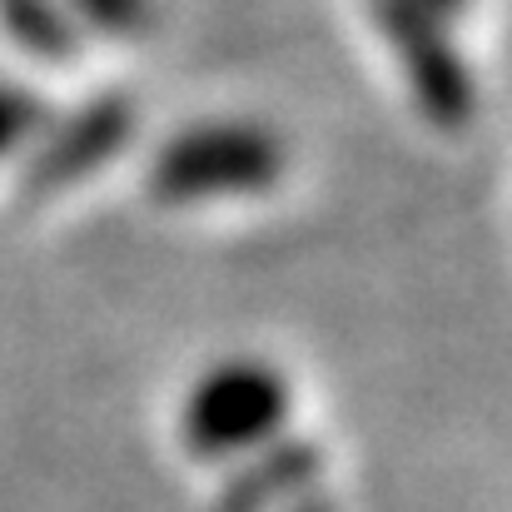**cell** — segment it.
<instances>
[{
  "mask_svg": "<svg viewBox=\"0 0 512 512\" xmlns=\"http://www.w3.org/2000/svg\"><path fill=\"white\" fill-rule=\"evenodd\" d=\"M289 378L254 353L209 363L179 403V443L199 463H234L289 428Z\"/></svg>",
  "mask_w": 512,
  "mask_h": 512,
  "instance_id": "1",
  "label": "cell"
},
{
  "mask_svg": "<svg viewBox=\"0 0 512 512\" xmlns=\"http://www.w3.org/2000/svg\"><path fill=\"white\" fill-rule=\"evenodd\" d=\"M284 179V140L259 120H199L174 130L150 165V194L170 209L264 194Z\"/></svg>",
  "mask_w": 512,
  "mask_h": 512,
  "instance_id": "2",
  "label": "cell"
},
{
  "mask_svg": "<svg viewBox=\"0 0 512 512\" xmlns=\"http://www.w3.org/2000/svg\"><path fill=\"white\" fill-rule=\"evenodd\" d=\"M368 15L403 70L413 110L433 130H463L478 110V85L453 45V20L423 10L418 0H368Z\"/></svg>",
  "mask_w": 512,
  "mask_h": 512,
  "instance_id": "3",
  "label": "cell"
},
{
  "mask_svg": "<svg viewBox=\"0 0 512 512\" xmlns=\"http://www.w3.org/2000/svg\"><path fill=\"white\" fill-rule=\"evenodd\" d=\"M135 135V105L125 95H100L80 105L75 115L40 125V135L25 145L20 194H60L115 160Z\"/></svg>",
  "mask_w": 512,
  "mask_h": 512,
  "instance_id": "4",
  "label": "cell"
},
{
  "mask_svg": "<svg viewBox=\"0 0 512 512\" xmlns=\"http://www.w3.org/2000/svg\"><path fill=\"white\" fill-rule=\"evenodd\" d=\"M324 478V453L309 438H269L264 448L234 458L229 483L214 493V512H279L314 493Z\"/></svg>",
  "mask_w": 512,
  "mask_h": 512,
  "instance_id": "5",
  "label": "cell"
},
{
  "mask_svg": "<svg viewBox=\"0 0 512 512\" xmlns=\"http://www.w3.org/2000/svg\"><path fill=\"white\" fill-rule=\"evenodd\" d=\"M0 30L45 65H70L80 55V30L55 0H0Z\"/></svg>",
  "mask_w": 512,
  "mask_h": 512,
  "instance_id": "6",
  "label": "cell"
},
{
  "mask_svg": "<svg viewBox=\"0 0 512 512\" xmlns=\"http://www.w3.org/2000/svg\"><path fill=\"white\" fill-rule=\"evenodd\" d=\"M75 30L105 35V40H135L155 25V0H55Z\"/></svg>",
  "mask_w": 512,
  "mask_h": 512,
  "instance_id": "7",
  "label": "cell"
},
{
  "mask_svg": "<svg viewBox=\"0 0 512 512\" xmlns=\"http://www.w3.org/2000/svg\"><path fill=\"white\" fill-rule=\"evenodd\" d=\"M45 120H50V115H45V105H40L30 90L0 80V165H5L10 155H20V150L40 135Z\"/></svg>",
  "mask_w": 512,
  "mask_h": 512,
  "instance_id": "8",
  "label": "cell"
},
{
  "mask_svg": "<svg viewBox=\"0 0 512 512\" xmlns=\"http://www.w3.org/2000/svg\"><path fill=\"white\" fill-rule=\"evenodd\" d=\"M418 5H423V10H433V15H443V20H453L468 0H418Z\"/></svg>",
  "mask_w": 512,
  "mask_h": 512,
  "instance_id": "9",
  "label": "cell"
}]
</instances>
